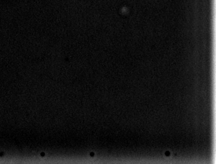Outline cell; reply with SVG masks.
<instances>
[{"label": "cell", "instance_id": "1", "mask_svg": "<svg viewBox=\"0 0 216 164\" xmlns=\"http://www.w3.org/2000/svg\"><path fill=\"white\" fill-rule=\"evenodd\" d=\"M94 155V153H91V156H92V155Z\"/></svg>", "mask_w": 216, "mask_h": 164}, {"label": "cell", "instance_id": "2", "mask_svg": "<svg viewBox=\"0 0 216 164\" xmlns=\"http://www.w3.org/2000/svg\"><path fill=\"white\" fill-rule=\"evenodd\" d=\"M41 155H44V153H42V154H41Z\"/></svg>", "mask_w": 216, "mask_h": 164}]
</instances>
